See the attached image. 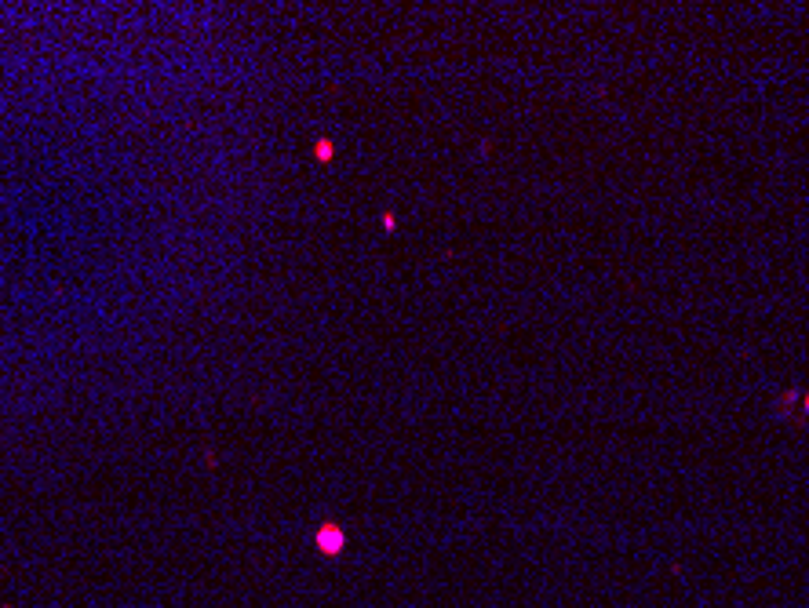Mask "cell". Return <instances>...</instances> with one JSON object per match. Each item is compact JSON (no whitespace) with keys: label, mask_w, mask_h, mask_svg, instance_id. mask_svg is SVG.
Returning <instances> with one entry per match:
<instances>
[{"label":"cell","mask_w":809,"mask_h":608,"mask_svg":"<svg viewBox=\"0 0 809 608\" xmlns=\"http://www.w3.org/2000/svg\"><path fill=\"white\" fill-rule=\"evenodd\" d=\"M317 546L325 554H339L343 550V532L336 528V524H325V528L317 532Z\"/></svg>","instance_id":"1"},{"label":"cell","mask_w":809,"mask_h":608,"mask_svg":"<svg viewBox=\"0 0 809 608\" xmlns=\"http://www.w3.org/2000/svg\"><path fill=\"white\" fill-rule=\"evenodd\" d=\"M314 154H317V160H332V143H328V138H317Z\"/></svg>","instance_id":"2"}]
</instances>
